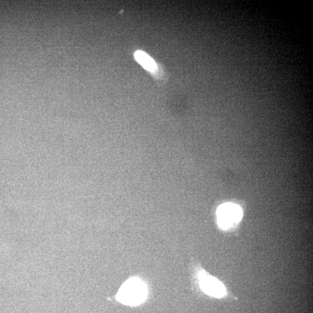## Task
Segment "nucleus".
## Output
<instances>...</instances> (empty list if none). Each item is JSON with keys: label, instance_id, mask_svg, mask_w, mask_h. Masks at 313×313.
<instances>
[{"label": "nucleus", "instance_id": "f257e3e1", "mask_svg": "<svg viewBox=\"0 0 313 313\" xmlns=\"http://www.w3.org/2000/svg\"><path fill=\"white\" fill-rule=\"evenodd\" d=\"M148 295L146 283L142 280L134 277L127 280L122 285L116 298L124 305L135 306L144 303L147 299Z\"/></svg>", "mask_w": 313, "mask_h": 313}, {"label": "nucleus", "instance_id": "f03ea898", "mask_svg": "<svg viewBox=\"0 0 313 313\" xmlns=\"http://www.w3.org/2000/svg\"><path fill=\"white\" fill-rule=\"evenodd\" d=\"M216 214L220 227L225 230L236 225L243 216L241 208L237 205L231 203L220 205L217 209Z\"/></svg>", "mask_w": 313, "mask_h": 313}, {"label": "nucleus", "instance_id": "7ed1b4c3", "mask_svg": "<svg viewBox=\"0 0 313 313\" xmlns=\"http://www.w3.org/2000/svg\"><path fill=\"white\" fill-rule=\"evenodd\" d=\"M199 284L204 293L214 297H224L226 290L221 282L214 277L209 275L205 271L199 274Z\"/></svg>", "mask_w": 313, "mask_h": 313}, {"label": "nucleus", "instance_id": "20e7f679", "mask_svg": "<svg viewBox=\"0 0 313 313\" xmlns=\"http://www.w3.org/2000/svg\"><path fill=\"white\" fill-rule=\"evenodd\" d=\"M135 57L136 61L141 64L145 69L149 71H154L156 69L157 65L156 63L150 56L146 54L144 52L138 50L135 53Z\"/></svg>", "mask_w": 313, "mask_h": 313}]
</instances>
